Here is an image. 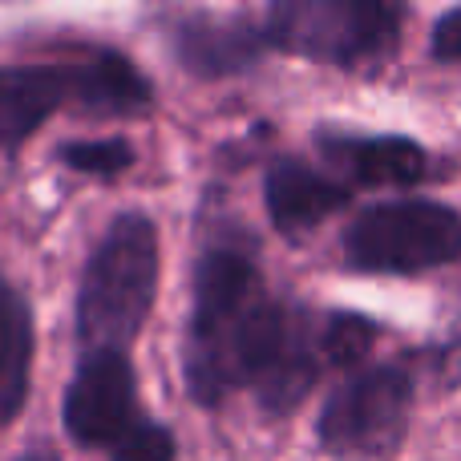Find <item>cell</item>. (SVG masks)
Masks as SVG:
<instances>
[{
  "instance_id": "4",
  "label": "cell",
  "mask_w": 461,
  "mask_h": 461,
  "mask_svg": "<svg viewBox=\"0 0 461 461\" xmlns=\"http://www.w3.org/2000/svg\"><path fill=\"white\" fill-rule=\"evenodd\" d=\"M344 267L360 276H421L461 259V215L446 203L397 199L344 230Z\"/></svg>"
},
{
  "instance_id": "3",
  "label": "cell",
  "mask_w": 461,
  "mask_h": 461,
  "mask_svg": "<svg viewBox=\"0 0 461 461\" xmlns=\"http://www.w3.org/2000/svg\"><path fill=\"white\" fill-rule=\"evenodd\" d=\"M401 21L405 13L384 0H279L255 32L276 53L376 73L397 53Z\"/></svg>"
},
{
  "instance_id": "5",
  "label": "cell",
  "mask_w": 461,
  "mask_h": 461,
  "mask_svg": "<svg viewBox=\"0 0 461 461\" xmlns=\"http://www.w3.org/2000/svg\"><path fill=\"white\" fill-rule=\"evenodd\" d=\"M409 405H413V381L397 365L360 368L357 376L332 389L316 421L320 446L344 461L393 457L405 441Z\"/></svg>"
},
{
  "instance_id": "8",
  "label": "cell",
  "mask_w": 461,
  "mask_h": 461,
  "mask_svg": "<svg viewBox=\"0 0 461 461\" xmlns=\"http://www.w3.org/2000/svg\"><path fill=\"white\" fill-rule=\"evenodd\" d=\"M263 203H267V219L279 235L300 239L348 203V186L300 158H279L271 162L267 178H263Z\"/></svg>"
},
{
  "instance_id": "16",
  "label": "cell",
  "mask_w": 461,
  "mask_h": 461,
  "mask_svg": "<svg viewBox=\"0 0 461 461\" xmlns=\"http://www.w3.org/2000/svg\"><path fill=\"white\" fill-rule=\"evenodd\" d=\"M429 57L441 65H461V8H449L438 16L429 32Z\"/></svg>"
},
{
  "instance_id": "2",
  "label": "cell",
  "mask_w": 461,
  "mask_h": 461,
  "mask_svg": "<svg viewBox=\"0 0 461 461\" xmlns=\"http://www.w3.org/2000/svg\"><path fill=\"white\" fill-rule=\"evenodd\" d=\"M158 227L142 211L118 215L97 239L77 287V336L89 352H126L158 295Z\"/></svg>"
},
{
  "instance_id": "14",
  "label": "cell",
  "mask_w": 461,
  "mask_h": 461,
  "mask_svg": "<svg viewBox=\"0 0 461 461\" xmlns=\"http://www.w3.org/2000/svg\"><path fill=\"white\" fill-rule=\"evenodd\" d=\"M61 162L81 175H97V178H113L122 170L134 167V146L126 138H97V142H69L61 146Z\"/></svg>"
},
{
  "instance_id": "1",
  "label": "cell",
  "mask_w": 461,
  "mask_h": 461,
  "mask_svg": "<svg viewBox=\"0 0 461 461\" xmlns=\"http://www.w3.org/2000/svg\"><path fill=\"white\" fill-rule=\"evenodd\" d=\"M183 373L203 409L251 389L263 413L287 417L324 373L320 320L271 295L243 247H207L194 267Z\"/></svg>"
},
{
  "instance_id": "7",
  "label": "cell",
  "mask_w": 461,
  "mask_h": 461,
  "mask_svg": "<svg viewBox=\"0 0 461 461\" xmlns=\"http://www.w3.org/2000/svg\"><path fill=\"white\" fill-rule=\"evenodd\" d=\"M316 146L352 186H417L429 175L425 150L405 134H352V130H320ZM344 183V186H348Z\"/></svg>"
},
{
  "instance_id": "10",
  "label": "cell",
  "mask_w": 461,
  "mask_h": 461,
  "mask_svg": "<svg viewBox=\"0 0 461 461\" xmlns=\"http://www.w3.org/2000/svg\"><path fill=\"white\" fill-rule=\"evenodd\" d=\"M69 102V65H13V69H0V150L21 146L49 113H57Z\"/></svg>"
},
{
  "instance_id": "12",
  "label": "cell",
  "mask_w": 461,
  "mask_h": 461,
  "mask_svg": "<svg viewBox=\"0 0 461 461\" xmlns=\"http://www.w3.org/2000/svg\"><path fill=\"white\" fill-rule=\"evenodd\" d=\"M32 368V316L13 284L0 276V425L24 409Z\"/></svg>"
},
{
  "instance_id": "9",
  "label": "cell",
  "mask_w": 461,
  "mask_h": 461,
  "mask_svg": "<svg viewBox=\"0 0 461 461\" xmlns=\"http://www.w3.org/2000/svg\"><path fill=\"white\" fill-rule=\"evenodd\" d=\"M170 49L183 61V69L203 81L247 73L263 53L259 32L239 21H219V16H183L170 29Z\"/></svg>"
},
{
  "instance_id": "13",
  "label": "cell",
  "mask_w": 461,
  "mask_h": 461,
  "mask_svg": "<svg viewBox=\"0 0 461 461\" xmlns=\"http://www.w3.org/2000/svg\"><path fill=\"white\" fill-rule=\"evenodd\" d=\"M376 340L373 320L357 316V312H332V316H320V352H324V365H357Z\"/></svg>"
},
{
  "instance_id": "6",
  "label": "cell",
  "mask_w": 461,
  "mask_h": 461,
  "mask_svg": "<svg viewBox=\"0 0 461 461\" xmlns=\"http://www.w3.org/2000/svg\"><path fill=\"white\" fill-rule=\"evenodd\" d=\"M65 429L77 446L113 449L138 421V381L126 352H86L65 389Z\"/></svg>"
},
{
  "instance_id": "11",
  "label": "cell",
  "mask_w": 461,
  "mask_h": 461,
  "mask_svg": "<svg viewBox=\"0 0 461 461\" xmlns=\"http://www.w3.org/2000/svg\"><path fill=\"white\" fill-rule=\"evenodd\" d=\"M73 73V105L105 118H130V113L150 110V81L134 69V61L113 49H94V53L69 61Z\"/></svg>"
},
{
  "instance_id": "17",
  "label": "cell",
  "mask_w": 461,
  "mask_h": 461,
  "mask_svg": "<svg viewBox=\"0 0 461 461\" xmlns=\"http://www.w3.org/2000/svg\"><path fill=\"white\" fill-rule=\"evenodd\" d=\"M16 461H57V457L49 454V449H29V454H21Z\"/></svg>"
},
{
  "instance_id": "15",
  "label": "cell",
  "mask_w": 461,
  "mask_h": 461,
  "mask_svg": "<svg viewBox=\"0 0 461 461\" xmlns=\"http://www.w3.org/2000/svg\"><path fill=\"white\" fill-rule=\"evenodd\" d=\"M175 457H178L175 433H170L167 425L150 421V417H142V421L110 449V461H175Z\"/></svg>"
}]
</instances>
